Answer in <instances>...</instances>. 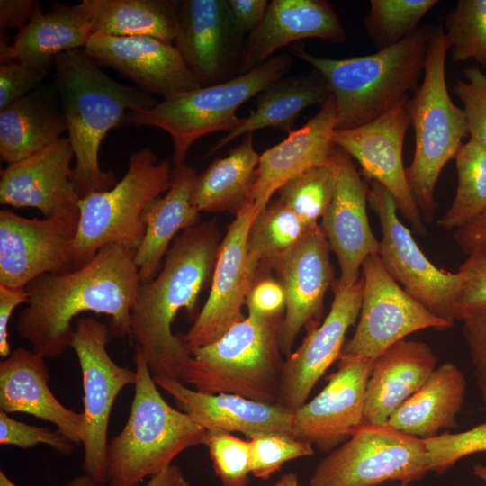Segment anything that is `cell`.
Wrapping results in <instances>:
<instances>
[{"label": "cell", "instance_id": "obj_1", "mask_svg": "<svg viewBox=\"0 0 486 486\" xmlns=\"http://www.w3.org/2000/svg\"><path fill=\"white\" fill-rule=\"evenodd\" d=\"M134 255L110 244L78 269L32 280L25 287L29 302L16 320L18 335L43 357H58L71 345L73 320L92 311L109 317L112 338L130 337V312L140 283Z\"/></svg>", "mask_w": 486, "mask_h": 486}, {"label": "cell", "instance_id": "obj_2", "mask_svg": "<svg viewBox=\"0 0 486 486\" xmlns=\"http://www.w3.org/2000/svg\"><path fill=\"white\" fill-rule=\"evenodd\" d=\"M214 219L176 238L158 274L140 282L130 312V338L143 354L153 377L180 380L191 359L181 336L172 332L180 310L193 314L212 277L220 245Z\"/></svg>", "mask_w": 486, "mask_h": 486}, {"label": "cell", "instance_id": "obj_3", "mask_svg": "<svg viewBox=\"0 0 486 486\" xmlns=\"http://www.w3.org/2000/svg\"><path fill=\"white\" fill-rule=\"evenodd\" d=\"M52 80L75 154L71 181L77 194L110 190L117 182L112 171L99 166L102 141L112 129L125 125L129 111L149 109L157 102L140 88L111 78L83 49L53 59Z\"/></svg>", "mask_w": 486, "mask_h": 486}, {"label": "cell", "instance_id": "obj_4", "mask_svg": "<svg viewBox=\"0 0 486 486\" xmlns=\"http://www.w3.org/2000/svg\"><path fill=\"white\" fill-rule=\"evenodd\" d=\"M433 27H418L397 44L364 56L319 58L302 47L292 54L322 76L336 101V130H345L377 120L418 90Z\"/></svg>", "mask_w": 486, "mask_h": 486}, {"label": "cell", "instance_id": "obj_5", "mask_svg": "<svg viewBox=\"0 0 486 486\" xmlns=\"http://www.w3.org/2000/svg\"><path fill=\"white\" fill-rule=\"evenodd\" d=\"M134 364L137 378L130 416L107 445L109 486H140L172 465L186 449L204 445L208 434L185 412L166 401L139 348Z\"/></svg>", "mask_w": 486, "mask_h": 486}, {"label": "cell", "instance_id": "obj_6", "mask_svg": "<svg viewBox=\"0 0 486 486\" xmlns=\"http://www.w3.org/2000/svg\"><path fill=\"white\" fill-rule=\"evenodd\" d=\"M282 321L248 315L213 343L191 349L179 382L203 393L278 403L284 366Z\"/></svg>", "mask_w": 486, "mask_h": 486}, {"label": "cell", "instance_id": "obj_7", "mask_svg": "<svg viewBox=\"0 0 486 486\" xmlns=\"http://www.w3.org/2000/svg\"><path fill=\"white\" fill-rule=\"evenodd\" d=\"M450 43L442 24L433 27L424 78L407 110L414 129L415 150L406 168L410 189L428 221L436 209L435 188L445 166L454 159L463 140L469 135L464 110L449 94L446 80V58Z\"/></svg>", "mask_w": 486, "mask_h": 486}, {"label": "cell", "instance_id": "obj_8", "mask_svg": "<svg viewBox=\"0 0 486 486\" xmlns=\"http://www.w3.org/2000/svg\"><path fill=\"white\" fill-rule=\"evenodd\" d=\"M292 65L289 55L274 56L238 76L162 100L149 109L129 111L125 125L167 132L174 145L173 163L179 166L198 139L234 130L243 119L237 115L238 109L284 77Z\"/></svg>", "mask_w": 486, "mask_h": 486}, {"label": "cell", "instance_id": "obj_9", "mask_svg": "<svg viewBox=\"0 0 486 486\" xmlns=\"http://www.w3.org/2000/svg\"><path fill=\"white\" fill-rule=\"evenodd\" d=\"M172 177L169 160H158L153 150L145 147L130 156L127 172L112 188L81 198L74 241L76 269L110 244L136 252L146 230L143 212L153 200L168 191Z\"/></svg>", "mask_w": 486, "mask_h": 486}, {"label": "cell", "instance_id": "obj_10", "mask_svg": "<svg viewBox=\"0 0 486 486\" xmlns=\"http://www.w3.org/2000/svg\"><path fill=\"white\" fill-rule=\"evenodd\" d=\"M430 471L424 439L388 424L364 421L346 442L320 460L309 486H374L388 481L407 485Z\"/></svg>", "mask_w": 486, "mask_h": 486}, {"label": "cell", "instance_id": "obj_11", "mask_svg": "<svg viewBox=\"0 0 486 486\" xmlns=\"http://www.w3.org/2000/svg\"><path fill=\"white\" fill-rule=\"evenodd\" d=\"M111 339L106 324L94 317H81L70 345L78 358L84 392L82 470L100 486L107 483V435L112 406L120 392L134 385L137 378L135 370L117 364L109 356Z\"/></svg>", "mask_w": 486, "mask_h": 486}, {"label": "cell", "instance_id": "obj_12", "mask_svg": "<svg viewBox=\"0 0 486 486\" xmlns=\"http://www.w3.org/2000/svg\"><path fill=\"white\" fill-rule=\"evenodd\" d=\"M367 202L378 217L382 237L378 255L390 275L435 316L454 325V306L464 274L437 268L400 220L395 202L379 183L370 181Z\"/></svg>", "mask_w": 486, "mask_h": 486}, {"label": "cell", "instance_id": "obj_13", "mask_svg": "<svg viewBox=\"0 0 486 486\" xmlns=\"http://www.w3.org/2000/svg\"><path fill=\"white\" fill-rule=\"evenodd\" d=\"M362 274L364 290L358 324L340 357L374 362L413 332L454 326L435 316L402 289L386 271L378 254L365 258Z\"/></svg>", "mask_w": 486, "mask_h": 486}, {"label": "cell", "instance_id": "obj_14", "mask_svg": "<svg viewBox=\"0 0 486 486\" xmlns=\"http://www.w3.org/2000/svg\"><path fill=\"white\" fill-rule=\"evenodd\" d=\"M361 127L335 130L333 142L361 166L370 181L382 184L392 196L397 211L419 235L425 233L422 215L410 189L403 165V144L411 122L407 103Z\"/></svg>", "mask_w": 486, "mask_h": 486}, {"label": "cell", "instance_id": "obj_15", "mask_svg": "<svg viewBox=\"0 0 486 486\" xmlns=\"http://www.w3.org/2000/svg\"><path fill=\"white\" fill-rule=\"evenodd\" d=\"M329 246L320 224L310 228L289 251L264 268L273 271L285 293V310L280 328V346L288 356L300 333L320 325L324 298L333 283Z\"/></svg>", "mask_w": 486, "mask_h": 486}, {"label": "cell", "instance_id": "obj_16", "mask_svg": "<svg viewBox=\"0 0 486 486\" xmlns=\"http://www.w3.org/2000/svg\"><path fill=\"white\" fill-rule=\"evenodd\" d=\"M78 221L29 219L0 212V284L25 289L38 276L76 270Z\"/></svg>", "mask_w": 486, "mask_h": 486}, {"label": "cell", "instance_id": "obj_17", "mask_svg": "<svg viewBox=\"0 0 486 486\" xmlns=\"http://www.w3.org/2000/svg\"><path fill=\"white\" fill-rule=\"evenodd\" d=\"M255 217L254 205L248 199L227 229L209 296L187 333L181 336L189 351L213 343L246 318L242 308L254 282L247 264V238Z\"/></svg>", "mask_w": 486, "mask_h": 486}, {"label": "cell", "instance_id": "obj_18", "mask_svg": "<svg viewBox=\"0 0 486 486\" xmlns=\"http://www.w3.org/2000/svg\"><path fill=\"white\" fill-rule=\"evenodd\" d=\"M83 50L101 67L163 100L202 87L175 45L156 38L94 32Z\"/></svg>", "mask_w": 486, "mask_h": 486}, {"label": "cell", "instance_id": "obj_19", "mask_svg": "<svg viewBox=\"0 0 486 486\" xmlns=\"http://www.w3.org/2000/svg\"><path fill=\"white\" fill-rule=\"evenodd\" d=\"M364 280L350 286L337 283L323 322L307 330L302 345L284 362L278 404L295 411L302 406L328 368L339 359L348 328L359 317Z\"/></svg>", "mask_w": 486, "mask_h": 486}, {"label": "cell", "instance_id": "obj_20", "mask_svg": "<svg viewBox=\"0 0 486 486\" xmlns=\"http://www.w3.org/2000/svg\"><path fill=\"white\" fill-rule=\"evenodd\" d=\"M75 158L68 137L1 171L0 203L31 207L45 219L79 221L80 197L71 181Z\"/></svg>", "mask_w": 486, "mask_h": 486}, {"label": "cell", "instance_id": "obj_21", "mask_svg": "<svg viewBox=\"0 0 486 486\" xmlns=\"http://www.w3.org/2000/svg\"><path fill=\"white\" fill-rule=\"evenodd\" d=\"M373 362L339 358L338 368L310 401L293 412L292 436L329 453L346 442L364 420L367 381Z\"/></svg>", "mask_w": 486, "mask_h": 486}, {"label": "cell", "instance_id": "obj_22", "mask_svg": "<svg viewBox=\"0 0 486 486\" xmlns=\"http://www.w3.org/2000/svg\"><path fill=\"white\" fill-rule=\"evenodd\" d=\"M335 156L338 163L336 189L320 226L339 264L338 284L350 286L360 278L359 271L365 258L378 254L380 241L368 220V184L352 158L338 146Z\"/></svg>", "mask_w": 486, "mask_h": 486}, {"label": "cell", "instance_id": "obj_23", "mask_svg": "<svg viewBox=\"0 0 486 486\" xmlns=\"http://www.w3.org/2000/svg\"><path fill=\"white\" fill-rule=\"evenodd\" d=\"M337 107L332 95L306 124L292 130L277 145L259 156L255 183L249 201L256 216L271 202L272 197L288 181L302 173L328 162L336 147Z\"/></svg>", "mask_w": 486, "mask_h": 486}, {"label": "cell", "instance_id": "obj_24", "mask_svg": "<svg viewBox=\"0 0 486 486\" xmlns=\"http://www.w3.org/2000/svg\"><path fill=\"white\" fill-rule=\"evenodd\" d=\"M307 39L346 41V30L331 4L325 0H273L261 22L249 33L242 74L273 58L281 48Z\"/></svg>", "mask_w": 486, "mask_h": 486}, {"label": "cell", "instance_id": "obj_25", "mask_svg": "<svg viewBox=\"0 0 486 486\" xmlns=\"http://www.w3.org/2000/svg\"><path fill=\"white\" fill-rule=\"evenodd\" d=\"M239 39L227 0L180 2L174 45L201 86L225 81L232 50Z\"/></svg>", "mask_w": 486, "mask_h": 486}, {"label": "cell", "instance_id": "obj_26", "mask_svg": "<svg viewBox=\"0 0 486 486\" xmlns=\"http://www.w3.org/2000/svg\"><path fill=\"white\" fill-rule=\"evenodd\" d=\"M153 379L208 432H240L247 437L266 431L292 435L293 411L278 403L260 402L231 393H203L177 380L157 376Z\"/></svg>", "mask_w": 486, "mask_h": 486}, {"label": "cell", "instance_id": "obj_27", "mask_svg": "<svg viewBox=\"0 0 486 486\" xmlns=\"http://www.w3.org/2000/svg\"><path fill=\"white\" fill-rule=\"evenodd\" d=\"M94 14L95 0L53 3L47 11L40 9L11 44L1 31V63L18 60L50 71L58 55L86 47L94 33Z\"/></svg>", "mask_w": 486, "mask_h": 486}, {"label": "cell", "instance_id": "obj_28", "mask_svg": "<svg viewBox=\"0 0 486 486\" xmlns=\"http://www.w3.org/2000/svg\"><path fill=\"white\" fill-rule=\"evenodd\" d=\"M45 357L17 347L0 362V410L22 412L50 422L76 446L82 442L83 413L65 407L49 387Z\"/></svg>", "mask_w": 486, "mask_h": 486}, {"label": "cell", "instance_id": "obj_29", "mask_svg": "<svg viewBox=\"0 0 486 486\" xmlns=\"http://www.w3.org/2000/svg\"><path fill=\"white\" fill-rule=\"evenodd\" d=\"M437 357L424 342L402 339L372 364L366 384L364 420L387 424L391 416L428 381Z\"/></svg>", "mask_w": 486, "mask_h": 486}, {"label": "cell", "instance_id": "obj_30", "mask_svg": "<svg viewBox=\"0 0 486 486\" xmlns=\"http://www.w3.org/2000/svg\"><path fill=\"white\" fill-rule=\"evenodd\" d=\"M68 130L58 91L51 85L0 110V157L12 165L58 140Z\"/></svg>", "mask_w": 486, "mask_h": 486}, {"label": "cell", "instance_id": "obj_31", "mask_svg": "<svg viewBox=\"0 0 486 486\" xmlns=\"http://www.w3.org/2000/svg\"><path fill=\"white\" fill-rule=\"evenodd\" d=\"M197 172L185 163L173 169L165 195L153 200L143 212L144 237L134 255L140 282L154 278L176 235L199 223L200 212L191 202Z\"/></svg>", "mask_w": 486, "mask_h": 486}, {"label": "cell", "instance_id": "obj_32", "mask_svg": "<svg viewBox=\"0 0 486 486\" xmlns=\"http://www.w3.org/2000/svg\"><path fill=\"white\" fill-rule=\"evenodd\" d=\"M466 392L464 374L452 363L433 371L423 386L389 418L387 424L407 435L427 439L440 429L458 427Z\"/></svg>", "mask_w": 486, "mask_h": 486}, {"label": "cell", "instance_id": "obj_33", "mask_svg": "<svg viewBox=\"0 0 486 486\" xmlns=\"http://www.w3.org/2000/svg\"><path fill=\"white\" fill-rule=\"evenodd\" d=\"M331 95L322 76L315 69L309 75L282 77L257 95L256 107L208 152L216 153L241 135L265 128L291 132L298 115L306 108L322 105Z\"/></svg>", "mask_w": 486, "mask_h": 486}, {"label": "cell", "instance_id": "obj_34", "mask_svg": "<svg viewBox=\"0 0 486 486\" xmlns=\"http://www.w3.org/2000/svg\"><path fill=\"white\" fill-rule=\"evenodd\" d=\"M259 156L253 134L245 135L228 156L215 159L197 174L191 194L193 206L199 212H227L236 216L249 199Z\"/></svg>", "mask_w": 486, "mask_h": 486}, {"label": "cell", "instance_id": "obj_35", "mask_svg": "<svg viewBox=\"0 0 486 486\" xmlns=\"http://www.w3.org/2000/svg\"><path fill=\"white\" fill-rule=\"evenodd\" d=\"M179 4L172 0H95L94 32L174 44Z\"/></svg>", "mask_w": 486, "mask_h": 486}, {"label": "cell", "instance_id": "obj_36", "mask_svg": "<svg viewBox=\"0 0 486 486\" xmlns=\"http://www.w3.org/2000/svg\"><path fill=\"white\" fill-rule=\"evenodd\" d=\"M313 226V225H312ZM311 226L278 199L252 220L247 238V264L255 280L258 270L292 249Z\"/></svg>", "mask_w": 486, "mask_h": 486}, {"label": "cell", "instance_id": "obj_37", "mask_svg": "<svg viewBox=\"0 0 486 486\" xmlns=\"http://www.w3.org/2000/svg\"><path fill=\"white\" fill-rule=\"evenodd\" d=\"M457 187L454 199L438 225L457 230L486 211V149L469 139L455 158Z\"/></svg>", "mask_w": 486, "mask_h": 486}, {"label": "cell", "instance_id": "obj_38", "mask_svg": "<svg viewBox=\"0 0 486 486\" xmlns=\"http://www.w3.org/2000/svg\"><path fill=\"white\" fill-rule=\"evenodd\" d=\"M336 148V147H335ZM338 163L330 159L293 177L278 190V200L309 226L318 223L328 210L336 189Z\"/></svg>", "mask_w": 486, "mask_h": 486}, {"label": "cell", "instance_id": "obj_39", "mask_svg": "<svg viewBox=\"0 0 486 486\" xmlns=\"http://www.w3.org/2000/svg\"><path fill=\"white\" fill-rule=\"evenodd\" d=\"M364 18L367 35L378 50L392 47L415 32L437 0H371Z\"/></svg>", "mask_w": 486, "mask_h": 486}, {"label": "cell", "instance_id": "obj_40", "mask_svg": "<svg viewBox=\"0 0 486 486\" xmlns=\"http://www.w3.org/2000/svg\"><path fill=\"white\" fill-rule=\"evenodd\" d=\"M454 63L474 59L486 66V0H459L444 22Z\"/></svg>", "mask_w": 486, "mask_h": 486}, {"label": "cell", "instance_id": "obj_41", "mask_svg": "<svg viewBox=\"0 0 486 486\" xmlns=\"http://www.w3.org/2000/svg\"><path fill=\"white\" fill-rule=\"evenodd\" d=\"M250 472L258 479L267 480L292 460L311 456L312 445L282 432H258L248 436Z\"/></svg>", "mask_w": 486, "mask_h": 486}, {"label": "cell", "instance_id": "obj_42", "mask_svg": "<svg viewBox=\"0 0 486 486\" xmlns=\"http://www.w3.org/2000/svg\"><path fill=\"white\" fill-rule=\"evenodd\" d=\"M204 445L221 486L248 485L251 474L248 440L228 432L210 431Z\"/></svg>", "mask_w": 486, "mask_h": 486}, {"label": "cell", "instance_id": "obj_43", "mask_svg": "<svg viewBox=\"0 0 486 486\" xmlns=\"http://www.w3.org/2000/svg\"><path fill=\"white\" fill-rule=\"evenodd\" d=\"M424 441L431 471L441 475L460 459L486 451V421L465 431L445 432Z\"/></svg>", "mask_w": 486, "mask_h": 486}, {"label": "cell", "instance_id": "obj_44", "mask_svg": "<svg viewBox=\"0 0 486 486\" xmlns=\"http://www.w3.org/2000/svg\"><path fill=\"white\" fill-rule=\"evenodd\" d=\"M464 74L466 80H458L454 92L464 104L470 139L486 149V75L477 67Z\"/></svg>", "mask_w": 486, "mask_h": 486}, {"label": "cell", "instance_id": "obj_45", "mask_svg": "<svg viewBox=\"0 0 486 486\" xmlns=\"http://www.w3.org/2000/svg\"><path fill=\"white\" fill-rule=\"evenodd\" d=\"M0 444L27 449L43 444L60 454H71L76 445L58 429L36 427L18 421L0 410Z\"/></svg>", "mask_w": 486, "mask_h": 486}, {"label": "cell", "instance_id": "obj_46", "mask_svg": "<svg viewBox=\"0 0 486 486\" xmlns=\"http://www.w3.org/2000/svg\"><path fill=\"white\" fill-rule=\"evenodd\" d=\"M464 284L454 306V320L486 314V256H468L459 269Z\"/></svg>", "mask_w": 486, "mask_h": 486}, {"label": "cell", "instance_id": "obj_47", "mask_svg": "<svg viewBox=\"0 0 486 486\" xmlns=\"http://www.w3.org/2000/svg\"><path fill=\"white\" fill-rule=\"evenodd\" d=\"M49 70L18 60L0 65V110L41 85Z\"/></svg>", "mask_w": 486, "mask_h": 486}, {"label": "cell", "instance_id": "obj_48", "mask_svg": "<svg viewBox=\"0 0 486 486\" xmlns=\"http://www.w3.org/2000/svg\"><path fill=\"white\" fill-rule=\"evenodd\" d=\"M268 269L258 270L246 300L248 315L265 319H283L285 293Z\"/></svg>", "mask_w": 486, "mask_h": 486}, {"label": "cell", "instance_id": "obj_49", "mask_svg": "<svg viewBox=\"0 0 486 486\" xmlns=\"http://www.w3.org/2000/svg\"><path fill=\"white\" fill-rule=\"evenodd\" d=\"M463 334L466 341L473 374L486 410V314L464 320Z\"/></svg>", "mask_w": 486, "mask_h": 486}, {"label": "cell", "instance_id": "obj_50", "mask_svg": "<svg viewBox=\"0 0 486 486\" xmlns=\"http://www.w3.org/2000/svg\"><path fill=\"white\" fill-rule=\"evenodd\" d=\"M236 34L241 39L263 20L269 2L266 0H227Z\"/></svg>", "mask_w": 486, "mask_h": 486}, {"label": "cell", "instance_id": "obj_51", "mask_svg": "<svg viewBox=\"0 0 486 486\" xmlns=\"http://www.w3.org/2000/svg\"><path fill=\"white\" fill-rule=\"evenodd\" d=\"M29 302L25 289L0 284V356L7 357L12 350L8 342L7 328L14 310L20 304Z\"/></svg>", "mask_w": 486, "mask_h": 486}, {"label": "cell", "instance_id": "obj_52", "mask_svg": "<svg viewBox=\"0 0 486 486\" xmlns=\"http://www.w3.org/2000/svg\"><path fill=\"white\" fill-rule=\"evenodd\" d=\"M454 238L468 256H486V211L475 220L457 229Z\"/></svg>", "mask_w": 486, "mask_h": 486}, {"label": "cell", "instance_id": "obj_53", "mask_svg": "<svg viewBox=\"0 0 486 486\" xmlns=\"http://www.w3.org/2000/svg\"><path fill=\"white\" fill-rule=\"evenodd\" d=\"M40 9V4L36 0H1V31L21 30Z\"/></svg>", "mask_w": 486, "mask_h": 486}, {"label": "cell", "instance_id": "obj_54", "mask_svg": "<svg viewBox=\"0 0 486 486\" xmlns=\"http://www.w3.org/2000/svg\"><path fill=\"white\" fill-rule=\"evenodd\" d=\"M147 486H191L180 467L170 465L150 477Z\"/></svg>", "mask_w": 486, "mask_h": 486}, {"label": "cell", "instance_id": "obj_55", "mask_svg": "<svg viewBox=\"0 0 486 486\" xmlns=\"http://www.w3.org/2000/svg\"><path fill=\"white\" fill-rule=\"evenodd\" d=\"M0 486H18L3 471H0ZM67 486H100L89 476L83 473L73 478Z\"/></svg>", "mask_w": 486, "mask_h": 486}, {"label": "cell", "instance_id": "obj_56", "mask_svg": "<svg viewBox=\"0 0 486 486\" xmlns=\"http://www.w3.org/2000/svg\"><path fill=\"white\" fill-rule=\"evenodd\" d=\"M273 486H300L298 476L293 472L284 474Z\"/></svg>", "mask_w": 486, "mask_h": 486}, {"label": "cell", "instance_id": "obj_57", "mask_svg": "<svg viewBox=\"0 0 486 486\" xmlns=\"http://www.w3.org/2000/svg\"><path fill=\"white\" fill-rule=\"evenodd\" d=\"M472 472L475 476L482 480L486 484V465L475 464L472 468Z\"/></svg>", "mask_w": 486, "mask_h": 486}, {"label": "cell", "instance_id": "obj_58", "mask_svg": "<svg viewBox=\"0 0 486 486\" xmlns=\"http://www.w3.org/2000/svg\"><path fill=\"white\" fill-rule=\"evenodd\" d=\"M400 486H406V485H404V484H401Z\"/></svg>", "mask_w": 486, "mask_h": 486}]
</instances>
